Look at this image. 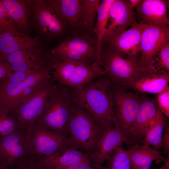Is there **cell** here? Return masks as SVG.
Instances as JSON below:
<instances>
[{"label": "cell", "mask_w": 169, "mask_h": 169, "mask_svg": "<svg viewBox=\"0 0 169 169\" xmlns=\"http://www.w3.org/2000/svg\"><path fill=\"white\" fill-rule=\"evenodd\" d=\"M141 103L136 120L126 142L131 147L140 143L147 132L158 108L157 97L150 98L144 93L139 94Z\"/></svg>", "instance_id": "obj_14"}, {"label": "cell", "mask_w": 169, "mask_h": 169, "mask_svg": "<svg viewBox=\"0 0 169 169\" xmlns=\"http://www.w3.org/2000/svg\"><path fill=\"white\" fill-rule=\"evenodd\" d=\"M161 141V146L164 152L168 155L169 152V128L167 126L164 130Z\"/></svg>", "instance_id": "obj_37"}, {"label": "cell", "mask_w": 169, "mask_h": 169, "mask_svg": "<svg viewBox=\"0 0 169 169\" xmlns=\"http://www.w3.org/2000/svg\"><path fill=\"white\" fill-rule=\"evenodd\" d=\"M30 20L37 38L46 43L62 42L69 33L66 24L52 0H32Z\"/></svg>", "instance_id": "obj_4"}, {"label": "cell", "mask_w": 169, "mask_h": 169, "mask_svg": "<svg viewBox=\"0 0 169 169\" xmlns=\"http://www.w3.org/2000/svg\"><path fill=\"white\" fill-rule=\"evenodd\" d=\"M104 128L84 108L74 103L68 131L75 146L89 156L101 137Z\"/></svg>", "instance_id": "obj_5"}, {"label": "cell", "mask_w": 169, "mask_h": 169, "mask_svg": "<svg viewBox=\"0 0 169 169\" xmlns=\"http://www.w3.org/2000/svg\"><path fill=\"white\" fill-rule=\"evenodd\" d=\"M168 41V26L160 27L147 25L143 31L141 40L140 53L141 54L138 60L141 66L147 69L153 56Z\"/></svg>", "instance_id": "obj_15"}, {"label": "cell", "mask_w": 169, "mask_h": 169, "mask_svg": "<svg viewBox=\"0 0 169 169\" xmlns=\"http://www.w3.org/2000/svg\"><path fill=\"white\" fill-rule=\"evenodd\" d=\"M167 4L162 0H141L135 8L138 16L147 25L164 27L169 24Z\"/></svg>", "instance_id": "obj_18"}, {"label": "cell", "mask_w": 169, "mask_h": 169, "mask_svg": "<svg viewBox=\"0 0 169 169\" xmlns=\"http://www.w3.org/2000/svg\"><path fill=\"white\" fill-rule=\"evenodd\" d=\"M52 0L64 18L69 33H80L82 0Z\"/></svg>", "instance_id": "obj_24"}, {"label": "cell", "mask_w": 169, "mask_h": 169, "mask_svg": "<svg viewBox=\"0 0 169 169\" xmlns=\"http://www.w3.org/2000/svg\"><path fill=\"white\" fill-rule=\"evenodd\" d=\"M59 169H103V166L102 168H99L93 166L90 163L80 162L74 163Z\"/></svg>", "instance_id": "obj_36"}, {"label": "cell", "mask_w": 169, "mask_h": 169, "mask_svg": "<svg viewBox=\"0 0 169 169\" xmlns=\"http://www.w3.org/2000/svg\"><path fill=\"white\" fill-rule=\"evenodd\" d=\"M32 70L27 72L13 71L2 81L13 85L18 84L22 83Z\"/></svg>", "instance_id": "obj_35"}, {"label": "cell", "mask_w": 169, "mask_h": 169, "mask_svg": "<svg viewBox=\"0 0 169 169\" xmlns=\"http://www.w3.org/2000/svg\"><path fill=\"white\" fill-rule=\"evenodd\" d=\"M100 0H82L80 31L91 36H96L94 28Z\"/></svg>", "instance_id": "obj_26"}, {"label": "cell", "mask_w": 169, "mask_h": 169, "mask_svg": "<svg viewBox=\"0 0 169 169\" xmlns=\"http://www.w3.org/2000/svg\"><path fill=\"white\" fill-rule=\"evenodd\" d=\"M100 62L105 75L112 84L127 90L144 73L148 72L143 68L138 59L129 56L107 44H103Z\"/></svg>", "instance_id": "obj_2"}, {"label": "cell", "mask_w": 169, "mask_h": 169, "mask_svg": "<svg viewBox=\"0 0 169 169\" xmlns=\"http://www.w3.org/2000/svg\"><path fill=\"white\" fill-rule=\"evenodd\" d=\"M0 57H1V54H0Z\"/></svg>", "instance_id": "obj_42"}, {"label": "cell", "mask_w": 169, "mask_h": 169, "mask_svg": "<svg viewBox=\"0 0 169 169\" xmlns=\"http://www.w3.org/2000/svg\"><path fill=\"white\" fill-rule=\"evenodd\" d=\"M75 146L70 138L34 124L29 130L27 155L36 160L52 155L61 150Z\"/></svg>", "instance_id": "obj_9"}, {"label": "cell", "mask_w": 169, "mask_h": 169, "mask_svg": "<svg viewBox=\"0 0 169 169\" xmlns=\"http://www.w3.org/2000/svg\"><path fill=\"white\" fill-rule=\"evenodd\" d=\"M4 30L20 32L0 2V32Z\"/></svg>", "instance_id": "obj_32"}, {"label": "cell", "mask_w": 169, "mask_h": 169, "mask_svg": "<svg viewBox=\"0 0 169 169\" xmlns=\"http://www.w3.org/2000/svg\"><path fill=\"white\" fill-rule=\"evenodd\" d=\"M158 169H169V165L165 164Z\"/></svg>", "instance_id": "obj_40"}, {"label": "cell", "mask_w": 169, "mask_h": 169, "mask_svg": "<svg viewBox=\"0 0 169 169\" xmlns=\"http://www.w3.org/2000/svg\"><path fill=\"white\" fill-rule=\"evenodd\" d=\"M4 169H43L37 161L28 155L19 160L10 167Z\"/></svg>", "instance_id": "obj_33"}, {"label": "cell", "mask_w": 169, "mask_h": 169, "mask_svg": "<svg viewBox=\"0 0 169 169\" xmlns=\"http://www.w3.org/2000/svg\"><path fill=\"white\" fill-rule=\"evenodd\" d=\"M103 128L101 137L89 156L91 164L99 168H102L104 163L119 147L128 140V137L116 125H111Z\"/></svg>", "instance_id": "obj_12"}, {"label": "cell", "mask_w": 169, "mask_h": 169, "mask_svg": "<svg viewBox=\"0 0 169 169\" xmlns=\"http://www.w3.org/2000/svg\"><path fill=\"white\" fill-rule=\"evenodd\" d=\"M42 43L37 38H33L20 31L0 32L1 56L19 50L39 48L42 47Z\"/></svg>", "instance_id": "obj_19"}, {"label": "cell", "mask_w": 169, "mask_h": 169, "mask_svg": "<svg viewBox=\"0 0 169 169\" xmlns=\"http://www.w3.org/2000/svg\"><path fill=\"white\" fill-rule=\"evenodd\" d=\"M158 106L166 116H169V87L158 94L157 97Z\"/></svg>", "instance_id": "obj_34"}, {"label": "cell", "mask_w": 169, "mask_h": 169, "mask_svg": "<svg viewBox=\"0 0 169 169\" xmlns=\"http://www.w3.org/2000/svg\"><path fill=\"white\" fill-rule=\"evenodd\" d=\"M56 59L70 60L91 65L97 60V39L80 33H69L63 41L51 49Z\"/></svg>", "instance_id": "obj_6"}, {"label": "cell", "mask_w": 169, "mask_h": 169, "mask_svg": "<svg viewBox=\"0 0 169 169\" xmlns=\"http://www.w3.org/2000/svg\"><path fill=\"white\" fill-rule=\"evenodd\" d=\"M132 169H150L153 162L157 160L169 165V159L161 156L158 150L146 144L137 143L127 151Z\"/></svg>", "instance_id": "obj_21"}, {"label": "cell", "mask_w": 169, "mask_h": 169, "mask_svg": "<svg viewBox=\"0 0 169 169\" xmlns=\"http://www.w3.org/2000/svg\"><path fill=\"white\" fill-rule=\"evenodd\" d=\"M21 129L22 128L20 124L10 114L9 111L0 106V137Z\"/></svg>", "instance_id": "obj_31"}, {"label": "cell", "mask_w": 169, "mask_h": 169, "mask_svg": "<svg viewBox=\"0 0 169 169\" xmlns=\"http://www.w3.org/2000/svg\"><path fill=\"white\" fill-rule=\"evenodd\" d=\"M109 20L110 23L107 25L102 44L107 43L136 22L135 13L128 0H115L109 11Z\"/></svg>", "instance_id": "obj_13"}, {"label": "cell", "mask_w": 169, "mask_h": 169, "mask_svg": "<svg viewBox=\"0 0 169 169\" xmlns=\"http://www.w3.org/2000/svg\"><path fill=\"white\" fill-rule=\"evenodd\" d=\"M42 47L33 49L19 50L1 56L0 61L10 65L24 59L44 55L48 51Z\"/></svg>", "instance_id": "obj_29"}, {"label": "cell", "mask_w": 169, "mask_h": 169, "mask_svg": "<svg viewBox=\"0 0 169 169\" xmlns=\"http://www.w3.org/2000/svg\"><path fill=\"white\" fill-rule=\"evenodd\" d=\"M0 2L19 29L28 31L32 0H0Z\"/></svg>", "instance_id": "obj_23"}, {"label": "cell", "mask_w": 169, "mask_h": 169, "mask_svg": "<svg viewBox=\"0 0 169 169\" xmlns=\"http://www.w3.org/2000/svg\"><path fill=\"white\" fill-rule=\"evenodd\" d=\"M12 72L10 64L0 61V80L2 81Z\"/></svg>", "instance_id": "obj_38"}, {"label": "cell", "mask_w": 169, "mask_h": 169, "mask_svg": "<svg viewBox=\"0 0 169 169\" xmlns=\"http://www.w3.org/2000/svg\"><path fill=\"white\" fill-rule=\"evenodd\" d=\"M4 169V168H3Z\"/></svg>", "instance_id": "obj_43"}, {"label": "cell", "mask_w": 169, "mask_h": 169, "mask_svg": "<svg viewBox=\"0 0 169 169\" xmlns=\"http://www.w3.org/2000/svg\"><path fill=\"white\" fill-rule=\"evenodd\" d=\"M0 169H4L3 167L0 165Z\"/></svg>", "instance_id": "obj_41"}, {"label": "cell", "mask_w": 169, "mask_h": 169, "mask_svg": "<svg viewBox=\"0 0 169 169\" xmlns=\"http://www.w3.org/2000/svg\"><path fill=\"white\" fill-rule=\"evenodd\" d=\"M111 85L110 80L105 75L80 89L68 87L74 103L84 108L104 128L117 125L112 110Z\"/></svg>", "instance_id": "obj_1"}, {"label": "cell", "mask_w": 169, "mask_h": 169, "mask_svg": "<svg viewBox=\"0 0 169 169\" xmlns=\"http://www.w3.org/2000/svg\"><path fill=\"white\" fill-rule=\"evenodd\" d=\"M29 129H21L0 137V165L8 168L27 155Z\"/></svg>", "instance_id": "obj_11"}, {"label": "cell", "mask_w": 169, "mask_h": 169, "mask_svg": "<svg viewBox=\"0 0 169 169\" xmlns=\"http://www.w3.org/2000/svg\"><path fill=\"white\" fill-rule=\"evenodd\" d=\"M103 169H132L127 151L121 146L106 161Z\"/></svg>", "instance_id": "obj_30"}, {"label": "cell", "mask_w": 169, "mask_h": 169, "mask_svg": "<svg viewBox=\"0 0 169 169\" xmlns=\"http://www.w3.org/2000/svg\"><path fill=\"white\" fill-rule=\"evenodd\" d=\"M111 97L116 123L127 137L137 117L141 103L139 94L112 84Z\"/></svg>", "instance_id": "obj_7"}, {"label": "cell", "mask_w": 169, "mask_h": 169, "mask_svg": "<svg viewBox=\"0 0 169 169\" xmlns=\"http://www.w3.org/2000/svg\"><path fill=\"white\" fill-rule=\"evenodd\" d=\"M128 1L131 7L134 9L139 3L141 0H129Z\"/></svg>", "instance_id": "obj_39"}, {"label": "cell", "mask_w": 169, "mask_h": 169, "mask_svg": "<svg viewBox=\"0 0 169 169\" xmlns=\"http://www.w3.org/2000/svg\"><path fill=\"white\" fill-rule=\"evenodd\" d=\"M56 59L49 56L38 67L33 69L21 83L13 85L1 81L0 83V106L9 111L14 102L25 89L35 86L50 79Z\"/></svg>", "instance_id": "obj_10"}, {"label": "cell", "mask_w": 169, "mask_h": 169, "mask_svg": "<svg viewBox=\"0 0 169 169\" xmlns=\"http://www.w3.org/2000/svg\"><path fill=\"white\" fill-rule=\"evenodd\" d=\"M166 125L164 114L158 107L147 132L140 143L152 146L157 150L161 148V140Z\"/></svg>", "instance_id": "obj_27"}, {"label": "cell", "mask_w": 169, "mask_h": 169, "mask_svg": "<svg viewBox=\"0 0 169 169\" xmlns=\"http://www.w3.org/2000/svg\"><path fill=\"white\" fill-rule=\"evenodd\" d=\"M147 24L136 22L105 44L126 55L138 59L141 38Z\"/></svg>", "instance_id": "obj_16"}, {"label": "cell", "mask_w": 169, "mask_h": 169, "mask_svg": "<svg viewBox=\"0 0 169 169\" xmlns=\"http://www.w3.org/2000/svg\"><path fill=\"white\" fill-rule=\"evenodd\" d=\"M115 0H101L97 12L94 32L97 39V60L96 62L101 65L100 51L102 40L107 28L109 11Z\"/></svg>", "instance_id": "obj_25"}, {"label": "cell", "mask_w": 169, "mask_h": 169, "mask_svg": "<svg viewBox=\"0 0 169 169\" xmlns=\"http://www.w3.org/2000/svg\"><path fill=\"white\" fill-rule=\"evenodd\" d=\"M169 73L146 72L134 83L131 89L135 93L159 94L168 86Z\"/></svg>", "instance_id": "obj_22"}, {"label": "cell", "mask_w": 169, "mask_h": 169, "mask_svg": "<svg viewBox=\"0 0 169 169\" xmlns=\"http://www.w3.org/2000/svg\"><path fill=\"white\" fill-rule=\"evenodd\" d=\"M148 72L169 73V41L152 57L147 67Z\"/></svg>", "instance_id": "obj_28"}, {"label": "cell", "mask_w": 169, "mask_h": 169, "mask_svg": "<svg viewBox=\"0 0 169 169\" xmlns=\"http://www.w3.org/2000/svg\"><path fill=\"white\" fill-rule=\"evenodd\" d=\"M105 74L103 67L97 62L90 65L76 62L65 86L74 89H80Z\"/></svg>", "instance_id": "obj_20"}, {"label": "cell", "mask_w": 169, "mask_h": 169, "mask_svg": "<svg viewBox=\"0 0 169 169\" xmlns=\"http://www.w3.org/2000/svg\"><path fill=\"white\" fill-rule=\"evenodd\" d=\"M74 105L68 88L55 82L44 110L34 124L69 138L68 128Z\"/></svg>", "instance_id": "obj_3"}, {"label": "cell", "mask_w": 169, "mask_h": 169, "mask_svg": "<svg viewBox=\"0 0 169 169\" xmlns=\"http://www.w3.org/2000/svg\"><path fill=\"white\" fill-rule=\"evenodd\" d=\"M36 160L43 169H59L80 162L91 164L89 156L75 146L64 148L52 155Z\"/></svg>", "instance_id": "obj_17"}, {"label": "cell", "mask_w": 169, "mask_h": 169, "mask_svg": "<svg viewBox=\"0 0 169 169\" xmlns=\"http://www.w3.org/2000/svg\"><path fill=\"white\" fill-rule=\"evenodd\" d=\"M55 82L52 76L31 95L9 111L10 114L18 122L22 128L29 129L41 116Z\"/></svg>", "instance_id": "obj_8"}]
</instances>
